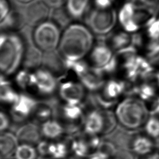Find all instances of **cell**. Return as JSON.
Listing matches in <instances>:
<instances>
[{
  "mask_svg": "<svg viewBox=\"0 0 159 159\" xmlns=\"http://www.w3.org/2000/svg\"><path fill=\"white\" fill-rule=\"evenodd\" d=\"M38 104L34 98L27 94H20L17 101L11 106V117L12 121L19 125L27 122V120L34 116Z\"/></svg>",
  "mask_w": 159,
  "mask_h": 159,
  "instance_id": "52a82bcc",
  "label": "cell"
},
{
  "mask_svg": "<svg viewBox=\"0 0 159 159\" xmlns=\"http://www.w3.org/2000/svg\"><path fill=\"white\" fill-rule=\"evenodd\" d=\"M144 130L148 137L156 139L159 136V118L151 116L144 126Z\"/></svg>",
  "mask_w": 159,
  "mask_h": 159,
  "instance_id": "484cf974",
  "label": "cell"
},
{
  "mask_svg": "<svg viewBox=\"0 0 159 159\" xmlns=\"http://www.w3.org/2000/svg\"><path fill=\"white\" fill-rule=\"evenodd\" d=\"M19 144L15 132L8 130L1 132L0 157L1 159L13 158L14 153Z\"/></svg>",
  "mask_w": 159,
  "mask_h": 159,
  "instance_id": "4fadbf2b",
  "label": "cell"
},
{
  "mask_svg": "<svg viewBox=\"0 0 159 159\" xmlns=\"http://www.w3.org/2000/svg\"><path fill=\"white\" fill-rule=\"evenodd\" d=\"M15 134L19 143H27L36 146L43 139L40 125L35 122H27L20 125L15 131Z\"/></svg>",
  "mask_w": 159,
  "mask_h": 159,
  "instance_id": "30bf717a",
  "label": "cell"
},
{
  "mask_svg": "<svg viewBox=\"0 0 159 159\" xmlns=\"http://www.w3.org/2000/svg\"><path fill=\"white\" fill-rule=\"evenodd\" d=\"M104 76V75L100 70L91 66L88 71L79 78L86 89L95 92L104 86L106 83Z\"/></svg>",
  "mask_w": 159,
  "mask_h": 159,
  "instance_id": "9a60e30c",
  "label": "cell"
},
{
  "mask_svg": "<svg viewBox=\"0 0 159 159\" xmlns=\"http://www.w3.org/2000/svg\"><path fill=\"white\" fill-rule=\"evenodd\" d=\"M8 159H14L13 158H8Z\"/></svg>",
  "mask_w": 159,
  "mask_h": 159,
  "instance_id": "ab89813d",
  "label": "cell"
},
{
  "mask_svg": "<svg viewBox=\"0 0 159 159\" xmlns=\"http://www.w3.org/2000/svg\"><path fill=\"white\" fill-rule=\"evenodd\" d=\"M131 2L137 6L148 8L157 14L159 13V0H132Z\"/></svg>",
  "mask_w": 159,
  "mask_h": 159,
  "instance_id": "83f0119b",
  "label": "cell"
},
{
  "mask_svg": "<svg viewBox=\"0 0 159 159\" xmlns=\"http://www.w3.org/2000/svg\"><path fill=\"white\" fill-rule=\"evenodd\" d=\"M135 6L131 2L124 4L120 9L117 20L123 30L128 33L137 32L139 29L134 22V15Z\"/></svg>",
  "mask_w": 159,
  "mask_h": 159,
  "instance_id": "2e32d148",
  "label": "cell"
},
{
  "mask_svg": "<svg viewBox=\"0 0 159 159\" xmlns=\"http://www.w3.org/2000/svg\"><path fill=\"white\" fill-rule=\"evenodd\" d=\"M114 114L120 128L134 133L144 128L150 112L143 100L129 96L118 103Z\"/></svg>",
  "mask_w": 159,
  "mask_h": 159,
  "instance_id": "7a4b0ae2",
  "label": "cell"
},
{
  "mask_svg": "<svg viewBox=\"0 0 159 159\" xmlns=\"http://www.w3.org/2000/svg\"><path fill=\"white\" fill-rule=\"evenodd\" d=\"M146 58L152 62L159 55V40L148 39L145 46Z\"/></svg>",
  "mask_w": 159,
  "mask_h": 159,
  "instance_id": "4316f807",
  "label": "cell"
},
{
  "mask_svg": "<svg viewBox=\"0 0 159 159\" xmlns=\"http://www.w3.org/2000/svg\"><path fill=\"white\" fill-rule=\"evenodd\" d=\"M12 123L11 116H9L3 111L0 112V129L1 132L10 130Z\"/></svg>",
  "mask_w": 159,
  "mask_h": 159,
  "instance_id": "f546056e",
  "label": "cell"
},
{
  "mask_svg": "<svg viewBox=\"0 0 159 159\" xmlns=\"http://www.w3.org/2000/svg\"><path fill=\"white\" fill-rule=\"evenodd\" d=\"M146 34L148 39L159 40V17L146 27Z\"/></svg>",
  "mask_w": 159,
  "mask_h": 159,
  "instance_id": "f1b7e54d",
  "label": "cell"
},
{
  "mask_svg": "<svg viewBox=\"0 0 159 159\" xmlns=\"http://www.w3.org/2000/svg\"><path fill=\"white\" fill-rule=\"evenodd\" d=\"M27 14L34 21L43 19L48 14L47 4L42 1L35 2L27 9Z\"/></svg>",
  "mask_w": 159,
  "mask_h": 159,
  "instance_id": "603a6c76",
  "label": "cell"
},
{
  "mask_svg": "<svg viewBox=\"0 0 159 159\" xmlns=\"http://www.w3.org/2000/svg\"><path fill=\"white\" fill-rule=\"evenodd\" d=\"M52 114L53 111L49 106L38 104L33 116H34V118L36 120L35 123L38 124L39 123H40L41 124L43 122L52 119Z\"/></svg>",
  "mask_w": 159,
  "mask_h": 159,
  "instance_id": "d4e9b609",
  "label": "cell"
},
{
  "mask_svg": "<svg viewBox=\"0 0 159 159\" xmlns=\"http://www.w3.org/2000/svg\"><path fill=\"white\" fill-rule=\"evenodd\" d=\"M110 159H137V157L129 150H117Z\"/></svg>",
  "mask_w": 159,
  "mask_h": 159,
  "instance_id": "4dcf8cb0",
  "label": "cell"
},
{
  "mask_svg": "<svg viewBox=\"0 0 159 159\" xmlns=\"http://www.w3.org/2000/svg\"><path fill=\"white\" fill-rule=\"evenodd\" d=\"M154 143H155V148H157V150H159V136L156 139H155Z\"/></svg>",
  "mask_w": 159,
  "mask_h": 159,
  "instance_id": "74e56055",
  "label": "cell"
},
{
  "mask_svg": "<svg viewBox=\"0 0 159 159\" xmlns=\"http://www.w3.org/2000/svg\"><path fill=\"white\" fill-rule=\"evenodd\" d=\"M64 0H44L45 2L47 4H48L50 6H55V7H58L59 6H60L62 2H63Z\"/></svg>",
  "mask_w": 159,
  "mask_h": 159,
  "instance_id": "d590c367",
  "label": "cell"
},
{
  "mask_svg": "<svg viewBox=\"0 0 159 159\" xmlns=\"http://www.w3.org/2000/svg\"><path fill=\"white\" fill-rule=\"evenodd\" d=\"M40 157L36 146L19 143L13 156L14 159H39Z\"/></svg>",
  "mask_w": 159,
  "mask_h": 159,
  "instance_id": "44dd1931",
  "label": "cell"
},
{
  "mask_svg": "<svg viewBox=\"0 0 159 159\" xmlns=\"http://www.w3.org/2000/svg\"><path fill=\"white\" fill-rule=\"evenodd\" d=\"M137 159H159V155L158 153H150L145 156L140 157Z\"/></svg>",
  "mask_w": 159,
  "mask_h": 159,
  "instance_id": "8d00e7d4",
  "label": "cell"
},
{
  "mask_svg": "<svg viewBox=\"0 0 159 159\" xmlns=\"http://www.w3.org/2000/svg\"><path fill=\"white\" fill-rule=\"evenodd\" d=\"M117 124L114 112L109 109H93L85 114L81 131L104 137L113 132Z\"/></svg>",
  "mask_w": 159,
  "mask_h": 159,
  "instance_id": "277c9868",
  "label": "cell"
},
{
  "mask_svg": "<svg viewBox=\"0 0 159 159\" xmlns=\"http://www.w3.org/2000/svg\"><path fill=\"white\" fill-rule=\"evenodd\" d=\"M89 0H66V11L75 19L83 17L88 7Z\"/></svg>",
  "mask_w": 159,
  "mask_h": 159,
  "instance_id": "d6986e66",
  "label": "cell"
},
{
  "mask_svg": "<svg viewBox=\"0 0 159 159\" xmlns=\"http://www.w3.org/2000/svg\"><path fill=\"white\" fill-rule=\"evenodd\" d=\"M40 132L43 139L56 140L67 137L63 125L55 119L47 120L40 125Z\"/></svg>",
  "mask_w": 159,
  "mask_h": 159,
  "instance_id": "7c38bea8",
  "label": "cell"
},
{
  "mask_svg": "<svg viewBox=\"0 0 159 159\" xmlns=\"http://www.w3.org/2000/svg\"><path fill=\"white\" fill-rule=\"evenodd\" d=\"M15 81L17 86L23 89L34 88V73L26 69L18 71L15 76Z\"/></svg>",
  "mask_w": 159,
  "mask_h": 159,
  "instance_id": "7402d4cb",
  "label": "cell"
},
{
  "mask_svg": "<svg viewBox=\"0 0 159 159\" xmlns=\"http://www.w3.org/2000/svg\"><path fill=\"white\" fill-rule=\"evenodd\" d=\"M94 37L88 27L80 23L67 26L61 35L58 50L64 60H83L93 47Z\"/></svg>",
  "mask_w": 159,
  "mask_h": 159,
  "instance_id": "6da1fadb",
  "label": "cell"
},
{
  "mask_svg": "<svg viewBox=\"0 0 159 159\" xmlns=\"http://www.w3.org/2000/svg\"><path fill=\"white\" fill-rule=\"evenodd\" d=\"M86 24L91 32L99 35H104L111 32L114 28L117 14L111 8L92 10L86 17Z\"/></svg>",
  "mask_w": 159,
  "mask_h": 159,
  "instance_id": "8992f818",
  "label": "cell"
},
{
  "mask_svg": "<svg viewBox=\"0 0 159 159\" xmlns=\"http://www.w3.org/2000/svg\"><path fill=\"white\" fill-rule=\"evenodd\" d=\"M63 65L65 68L71 70L78 78H80L90 69L89 65L83 60L77 61L64 60Z\"/></svg>",
  "mask_w": 159,
  "mask_h": 159,
  "instance_id": "cb8c5ba5",
  "label": "cell"
},
{
  "mask_svg": "<svg viewBox=\"0 0 159 159\" xmlns=\"http://www.w3.org/2000/svg\"><path fill=\"white\" fill-rule=\"evenodd\" d=\"M25 57L22 38L14 33L2 32L0 36V69L7 76L16 73Z\"/></svg>",
  "mask_w": 159,
  "mask_h": 159,
  "instance_id": "3957f363",
  "label": "cell"
},
{
  "mask_svg": "<svg viewBox=\"0 0 159 159\" xmlns=\"http://www.w3.org/2000/svg\"><path fill=\"white\" fill-rule=\"evenodd\" d=\"M150 112L151 116H159V97L155 99V101L152 103Z\"/></svg>",
  "mask_w": 159,
  "mask_h": 159,
  "instance_id": "836d02e7",
  "label": "cell"
},
{
  "mask_svg": "<svg viewBox=\"0 0 159 159\" xmlns=\"http://www.w3.org/2000/svg\"><path fill=\"white\" fill-rule=\"evenodd\" d=\"M132 43V35L129 33L123 31L114 32L109 38V47L116 51L124 48Z\"/></svg>",
  "mask_w": 159,
  "mask_h": 159,
  "instance_id": "ffe728a7",
  "label": "cell"
},
{
  "mask_svg": "<svg viewBox=\"0 0 159 159\" xmlns=\"http://www.w3.org/2000/svg\"><path fill=\"white\" fill-rule=\"evenodd\" d=\"M144 81L150 82L159 91V71L154 70Z\"/></svg>",
  "mask_w": 159,
  "mask_h": 159,
  "instance_id": "d6a6232c",
  "label": "cell"
},
{
  "mask_svg": "<svg viewBox=\"0 0 159 159\" xmlns=\"http://www.w3.org/2000/svg\"><path fill=\"white\" fill-rule=\"evenodd\" d=\"M154 148V141L150 137L142 134H133L130 150L136 157H140L152 153Z\"/></svg>",
  "mask_w": 159,
  "mask_h": 159,
  "instance_id": "5bb4252c",
  "label": "cell"
},
{
  "mask_svg": "<svg viewBox=\"0 0 159 159\" xmlns=\"http://www.w3.org/2000/svg\"><path fill=\"white\" fill-rule=\"evenodd\" d=\"M87 159H110V158L104 153L98 150L91 154Z\"/></svg>",
  "mask_w": 159,
  "mask_h": 159,
  "instance_id": "e575fe53",
  "label": "cell"
},
{
  "mask_svg": "<svg viewBox=\"0 0 159 159\" xmlns=\"http://www.w3.org/2000/svg\"><path fill=\"white\" fill-rule=\"evenodd\" d=\"M85 89L81 82L65 80L60 83L58 93L65 103L80 104L85 98Z\"/></svg>",
  "mask_w": 159,
  "mask_h": 159,
  "instance_id": "ba28073f",
  "label": "cell"
},
{
  "mask_svg": "<svg viewBox=\"0 0 159 159\" xmlns=\"http://www.w3.org/2000/svg\"><path fill=\"white\" fill-rule=\"evenodd\" d=\"M39 159H52V158H43V157H39Z\"/></svg>",
  "mask_w": 159,
  "mask_h": 159,
  "instance_id": "f35d334b",
  "label": "cell"
},
{
  "mask_svg": "<svg viewBox=\"0 0 159 159\" xmlns=\"http://www.w3.org/2000/svg\"><path fill=\"white\" fill-rule=\"evenodd\" d=\"M61 32L56 22L45 20L40 22L33 32V40L36 47L45 52L53 51L58 47Z\"/></svg>",
  "mask_w": 159,
  "mask_h": 159,
  "instance_id": "5b68a950",
  "label": "cell"
},
{
  "mask_svg": "<svg viewBox=\"0 0 159 159\" xmlns=\"http://www.w3.org/2000/svg\"><path fill=\"white\" fill-rule=\"evenodd\" d=\"M1 6V21L3 20L11 12L10 5L7 0H0Z\"/></svg>",
  "mask_w": 159,
  "mask_h": 159,
  "instance_id": "1f68e13d",
  "label": "cell"
},
{
  "mask_svg": "<svg viewBox=\"0 0 159 159\" xmlns=\"http://www.w3.org/2000/svg\"><path fill=\"white\" fill-rule=\"evenodd\" d=\"M112 49L107 44L99 43L94 45L89 53V61L92 67L102 70L114 58Z\"/></svg>",
  "mask_w": 159,
  "mask_h": 159,
  "instance_id": "8fae6325",
  "label": "cell"
},
{
  "mask_svg": "<svg viewBox=\"0 0 159 159\" xmlns=\"http://www.w3.org/2000/svg\"><path fill=\"white\" fill-rule=\"evenodd\" d=\"M133 134L120 127L112 132L107 138L114 144L117 150H130V144L133 137Z\"/></svg>",
  "mask_w": 159,
  "mask_h": 159,
  "instance_id": "e0dca14e",
  "label": "cell"
},
{
  "mask_svg": "<svg viewBox=\"0 0 159 159\" xmlns=\"http://www.w3.org/2000/svg\"><path fill=\"white\" fill-rule=\"evenodd\" d=\"M34 73V88L40 94L49 96L53 94L57 88V81L50 70L37 69Z\"/></svg>",
  "mask_w": 159,
  "mask_h": 159,
  "instance_id": "9c48e42d",
  "label": "cell"
},
{
  "mask_svg": "<svg viewBox=\"0 0 159 159\" xmlns=\"http://www.w3.org/2000/svg\"><path fill=\"white\" fill-rule=\"evenodd\" d=\"M0 83V99L1 102L11 106L13 105L18 99L20 94L16 92L12 86L11 82L2 75L1 76Z\"/></svg>",
  "mask_w": 159,
  "mask_h": 159,
  "instance_id": "ac0fdd59",
  "label": "cell"
}]
</instances>
